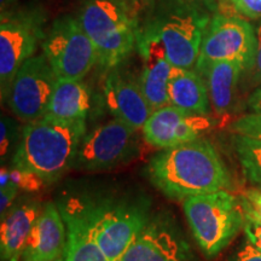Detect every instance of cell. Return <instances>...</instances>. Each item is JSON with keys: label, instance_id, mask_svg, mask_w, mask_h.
I'll return each instance as SVG.
<instances>
[{"label": "cell", "instance_id": "cell-2", "mask_svg": "<svg viewBox=\"0 0 261 261\" xmlns=\"http://www.w3.org/2000/svg\"><path fill=\"white\" fill-rule=\"evenodd\" d=\"M85 135L86 121H64L44 115L27 122L12 156V166L37 173L52 184L73 168Z\"/></svg>", "mask_w": 261, "mask_h": 261}, {"label": "cell", "instance_id": "cell-15", "mask_svg": "<svg viewBox=\"0 0 261 261\" xmlns=\"http://www.w3.org/2000/svg\"><path fill=\"white\" fill-rule=\"evenodd\" d=\"M67 227L60 207L46 202L35 220L21 261H47L64 256Z\"/></svg>", "mask_w": 261, "mask_h": 261}, {"label": "cell", "instance_id": "cell-37", "mask_svg": "<svg viewBox=\"0 0 261 261\" xmlns=\"http://www.w3.org/2000/svg\"><path fill=\"white\" fill-rule=\"evenodd\" d=\"M148 2H150V0H148Z\"/></svg>", "mask_w": 261, "mask_h": 261}, {"label": "cell", "instance_id": "cell-10", "mask_svg": "<svg viewBox=\"0 0 261 261\" xmlns=\"http://www.w3.org/2000/svg\"><path fill=\"white\" fill-rule=\"evenodd\" d=\"M139 148L138 129L113 119L85 135L73 168L83 172L110 171L135 159Z\"/></svg>", "mask_w": 261, "mask_h": 261}, {"label": "cell", "instance_id": "cell-23", "mask_svg": "<svg viewBox=\"0 0 261 261\" xmlns=\"http://www.w3.org/2000/svg\"><path fill=\"white\" fill-rule=\"evenodd\" d=\"M22 136V129H19L17 122L11 117L2 115L0 121V156L2 161L8 158L10 152L17 148Z\"/></svg>", "mask_w": 261, "mask_h": 261}, {"label": "cell", "instance_id": "cell-12", "mask_svg": "<svg viewBox=\"0 0 261 261\" xmlns=\"http://www.w3.org/2000/svg\"><path fill=\"white\" fill-rule=\"evenodd\" d=\"M190 244L169 215L151 217L120 261H194Z\"/></svg>", "mask_w": 261, "mask_h": 261}, {"label": "cell", "instance_id": "cell-7", "mask_svg": "<svg viewBox=\"0 0 261 261\" xmlns=\"http://www.w3.org/2000/svg\"><path fill=\"white\" fill-rule=\"evenodd\" d=\"M172 5L145 29L160 39L167 60L174 67L194 69L211 17L200 6Z\"/></svg>", "mask_w": 261, "mask_h": 261}, {"label": "cell", "instance_id": "cell-6", "mask_svg": "<svg viewBox=\"0 0 261 261\" xmlns=\"http://www.w3.org/2000/svg\"><path fill=\"white\" fill-rule=\"evenodd\" d=\"M47 16L39 4L2 12L0 16V92L3 103L8 99L10 89L22 64L34 56L44 40Z\"/></svg>", "mask_w": 261, "mask_h": 261}, {"label": "cell", "instance_id": "cell-35", "mask_svg": "<svg viewBox=\"0 0 261 261\" xmlns=\"http://www.w3.org/2000/svg\"><path fill=\"white\" fill-rule=\"evenodd\" d=\"M126 2H127V3H129V4H130V5H132V6H133V5H135V3H136V0H126Z\"/></svg>", "mask_w": 261, "mask_h": 261}, {"label": "cell", "instance_id": "cell-1", "mask_svg": "<svg viewBox=\"0 0 261 261\" xmlns=\"http://www.w3.org/2000/svg\"><path fill=\"white\" fill-rule=\"evenodd\" d=\"M144 172L152 187L174 201L231 188L226 165L204 138L160 150L150 158Z\"/></svg>", "mask_w": 261, "mask_h": 261}, {"label": "cell", "instance_id": "cell-24", "mask_svg": "<svg viewBox=\"0 0 261 261\" xmlns=\"http://www.w3.org/2000/svg\"><path fill=\"white\" fill-rule=\"evenodd\" d=\"M233 135L261 140V113H250L238 117L230 125Z\"/></svg>", "mask_w": 261, "mask_h": 261}, {"label": "cell", "instance_id": "cell-28", "mask_svg": "<svg viewBox=\"0 0 261 261\" xmlns=\"http://www.w3.org/2000/svg\"><path fill=\"white\" fill-rule=\"evenodd\" d=\"M230 261H261V252L247 240L232 254Z\"/></svg>", "mask_w": 261, "mask_h": 261}, {"label": "cell", "instance_id": "cell-33", "mask_svg": "<svg viewBox=\"0 0 261 261\" xmlns=\"http://www.w3.org/2000/svg\"><path fill=\"white\" fill-rule=\"evenodd\" d=\"M18 0H0V12H6L10 10L17 8Z\"/></svg>", "mask_w": 261, "mask_h": 261}, {"label": "cell", "instance_id": "cell-13", "mask_svg": "<svg viewBox=\"0 0 261 261\" xmlns=\"http://www.w3.org/2000/svg\"><path fill=\"white\" fill-rule=\"evenodd\" d=\"M212 127L210 115L192 114L168 104L152 112L142 135L145 143L162 150L202 138Z\"/></svg>", "mask_w": 261, "mask_h": 261}, {"label": "cell", "instance_id": "cell-31", "mask_svg": "<svg viewBox=\"0 0 261 261\" xmlns=\"http://www.w3.org/2000/svg\"><path fill=\"white\" fill-rule=\"evenodd\" d=\"M248 107L252 113H261V84L248 98Z\"/></svg>", "mask_w": 261, "mask_h": 261}, {"label": "cell", "instance_id": "cell-8", "mask_svg": "<svg viewBox=\"0 0 261 261\" xmlns=\"http://www.w3.org/2000/svg\"><path fill=\"white\" fill-rule=\"evenodd\" d=\"M41 47L58 79L83 80L97 64L93 42L79 18L71 15H62L52 22Z\"/></svg>", "mask_w": 261, "mask_h": 261}, {"label": "cell", "instance_id": "cell-9", "mask_svg": "<svg viewBox=\"0 0 261 261\" xmlns=\"http://www.w3.org/2000/svg\"><path fill=\"white\" fill-rule=\"evenodd\" d=\"M255 29L246 18L218 12L211 18L195 69L202 73L211 63L236 61L244 70H253L255 63Z\"/></svg>", "mask_w": 261, "mask_h": 261}, {"label": "cell", "instance_id": "cell-27", "mask_svg": "<svg viewBox=\"0 0 261 261\" xmlns=\"http://www.w3.org/2000/svg\"><path fill=\"white\" fill-rule=\"evenodd\" d=\"M243 230L247 240L261 252V221L244 215Z\"/></svg>", "mask_w": 261, "mask_h": 261}, {"label": "cell", "instance_id": "cell-20", "mask_svg": "<svg viewBox=\"0 0 261 261\" xmlns=\"http://www.w3.org/2000/svg\"><path fill=\"white\" fill-rule=\"evenodd\" d=\"M90 107V91L83 80L58 79L45 115L64 121H86Z\"/></svg>", "mask_w": 261, "mask_h": 261}, {"label": "cell", "instance_id": "cell-11", "mask_svg": "<svg viewBox=\"0 0 261 261\" xmlns=\"http://www.w3.org/2000/svg\"><path fill=\"white\" fill-rule=\"evenodd\" d=\"M57 80L46 56L34 55L18 69L6 104L25 123L40 119L46 114Z\"/></svg>", "mask_w": 261, "mask_h": 261}, {"label": "cell", "instance_id": "cell-36", "mask_svg": "<svg viewBox=\"0 0 261 261\" xmlns=\"http://www.w3.org/2000/svg\"><path fill=\"white\" fill-rule=\"evenodd\" d=\"M219 2H221V3H224V2H226V0H219Z\"/></svg>", "mask_w": 261, "mask_h": 261}, {"label": "cell", "instance_id": "cell-22", "mask_svg": "<svg viewBox=\"0 0 261 261\" xmlns=\"http://www.w3.org/2000/svg\"><path fill=\"white\" fill-rule=\"evenodd\" d=\"M10 174V187L17 188L19 191L37 192L40 191L47 185V182L37 173L28 171V169L14 167L9 168ZM9 188V187H8Z\"/></svg>", "mask_w": 261, "mask_h": 261}, {"label": "cell", "instance_id": "cell-16", "mask_svg": "<svg viewBox=\"0 0 261 261\" xmlns=\"http://www.w3.org/2000/svg\"><path fill=\"white\" fill-rule=\"evenodd\" d=\"M58 207L67 227L65 261H109L93 236L81 197L67 198Z\"/></svg>", "mask_w": 261, "mask_h": 261}, {"label": "cell", "instance_id": "cell-5", "mask_svg": "<svg viewBox=\"0 0 261 261\" xmlns=\"http://www.w3.org/2000/svg\"><path fill=\"white\" fill-rule=\"evenodd\" d=\"M81 201L93 236L109 261H120L151 218L145 196L102 201L81 197Z\"/></svg>", "mask_w": 261, "mask_h": 261}, {"label": "cell", "instance_id": "cell-17", "mask_svg": "<svg viewBox=\"0 0 261 261\" xmlns=\"http://www.w3.org/2000/svg\"><path fill=\"white\" fill-rule=\"evenodd\" d=\"M42 205L29 201L15 205L8 212L0 224V257L2 261H21L25 244L40 214Z\"/></svg>", "mask_w": 261, "mask_h": 261}, {"label": "cell", "instance_id": "cell-25", "mask_svg": "<svg viewBox=\"0 0 261 261\" xmlns=\"http://www.w3.org/2000/svg\"><path fill=\"white\" fill-rule=\"evenodd\" d=\"M224 3L230 9L228 14L255 21L261 18V0H226Z\"/></svg>", "mask_w": 261, "mask_h": 261}, {"label": "cell", "instance_id": "cell-14", "mask_svg": "<svg viewBox=\"0 0 261 261\" xmlns=\"http://www.w3.org/2000/svg\"><path fill=\"white\" fill-rule=\"evenodd\" d=\"M117 68L109 70L104 81L106 104L114 119L121 120L139 130L154 109L143 93L139 80Z\"/></svg>", "mask_w": 261, "mask_h": 261}, {"label": "cell", "instance_id": "cell-26", "mask_svg": "<svg viewBox=\"0 0 261 261\" xmlns=\"http://www.w3.org/2000/svg\"><path fill=\"white\" fill-rule=\"evenodd\" d=\"M244 215L252 217L261 221V190L260 189H247L240 196Z\"/></svg>", "mask_w": 261, "mask_h": 261}, {"label": "cell", "instance_id": "cell-21", "mask_svg": "<svg viewBox=\"0 0 261 261\" xmlns=\"http://www.w3.org/2000/svg\"><path fill=\"white\" fill-rule=\"evenodd\" d=\"M232 144L244 177L261 190V140L234 135Z\"/></svg>", "mask_w": 261, "mask_h": 261}, {"label": "cell", "instance_id": "cell-30", "mask_svg": "<svg viewBox=\"0 0 261 261\" xmlns=\"http://www.w3.org/2000/svg\"><path fill=\"white\" fill-rule=\"evenodd\" d=\"M256 37V54H255V63L253 68V80L254 83L261 84V18L257 19L256 24L254 25Z\"/></svg>", "mask_w": 261, "mask_h": 261}, {"label": "cell", "instance_id": "cell-34", "mask_svg": "<svg viewBox=\"0 0 261 261\" xmlns=\"http://www.w3.org/2000/svg\"><path fill=\"white\" fill-rule=\"evenodd\" d=\"M47 261H65V259H64V256H60V257H56V259L47 260Z\"/></svg>", "mask_w": 261, "mask_h": 261}, {"label": "cell", "instance_id": "cell-18", "mask_svg": "<svg viewBox=\"0 0 261 261\" xmlns=\"http://www.w3.org/2000/svg\"><path fill=\"white\" fill-rule=\"evenodd\" d=\"M169 104L185 112L210 115L212 106L204 77L194 69L177 68L168 85Z\"/></svg>", "mask_w": 261, "mask_h": 261}, {"label": "cell", "instance_id": "cell-4", "mask_svg": "<svg viewBox=\"0 0 261 261\" xmlns=\"http://www.w3.org/2000/svg\"><path fill=\"white\" fill-rule=\"evenodd\" d=\"M182 211L196 243L207 259L219 255L243 228L240 198L227 190L192 196L182 201Z\"/></svg>", "mask_w": 261, "mask_h": 261}, {"label": "cell", "instance_id": "cell-3", "mask_svg": "<svg viewBox=\"0 0 261 261\" xmlns=\"http://www.w3.org/2000/svg\"><path fill=\"white\" fill-rule=\"evenodd\" d=\"M77 18L103 69L117 68L137 48L138 21L135 8L126 0H84Z\"/></svg>", "mask_w": 261, "mask_h": 261}, {"label": "cell", "instance_id": "cell-32", "mask_svg": "<svg viewBox=\"0 0 261 261\" xmlns=\"http://www.w3.org/2000/svg\"><path fill=\"white\" fill-rule=\"evenodd\" d=\"M172 4H178V5H192V6H213L215 4V0H168Z\"/></svg>", "mask_w": 261, "mask_h": 261}, {"label": "cell", "instance_id": "cell-19", "mask_svg": "<svg viewBox=\"0 0 261 261\" xmlns=\"http://www.w3.org/2000/svg\"><path fill=\"white\" fill-rule=\"evenodd\" d=\"M243 71L246 70L240 62L218 61L211 63L201 73L207 83L211 106L215 114L223 115L231 110Z\"/></svg>", "mask_w": 261, "mask_h": 261}, {"label": "cell", "instance_id": "cell-29", "mask_svg": "<svg viewBox=\"0 0 261 261\" xmlns=\"http://www.w3.org/2000/svg\"><path fill=\"white\" fill-rule=\"evenodd\" d=\"M19 190L15 187L0 189V219L8 214V212L14 207L15 198L18 196Z\"/></svg>", "mask_w": 261, "mask_h": 261}]
</instances>
